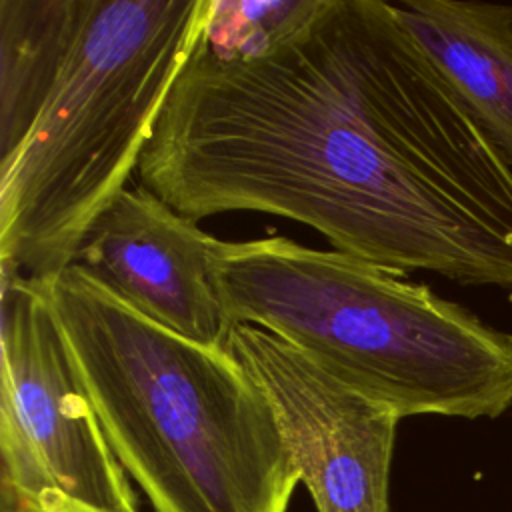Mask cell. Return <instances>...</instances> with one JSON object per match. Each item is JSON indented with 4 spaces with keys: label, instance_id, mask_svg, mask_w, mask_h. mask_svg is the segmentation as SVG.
I'll return each instance as SVG.
<instances>
[{
    "label": "cell",
    "instance_id": "cell-3",
    "mask_svg": "<svg viewBox=\"0 0 512 512\" xmlns=\"http://www.w3.org/2000/svg\"><path fill=\"white\" fill-rule=\"evenodd\" d=\"M230 324L260 326L400 418H498L512 406V334L406 274L282 236L222 242Z\"/></svg>",
    "mask_w": 512,
    "mask_h": 512
},
{
    "label": "cell",
    "instance_id": "cell-7",
    "mask_svg": "<svg viewBox=\"0 0 512 512\" xmlns=\"http://www.w3.org/2000/svg\"><path fill=\"white\" fill-rule=\"evenodd\" d=\"M220 244L138 184L96 218L74 264L156 324L226 348L232 324L212 274Z\"/></svg>",
    "mask_w": 512,
    "mask_h": 512
},
{
    "label": "cell",
    "instance_id": "cell-11",
    "mask_svg": "<svg viewBox=\"0 0 512 512\" xmlns=\"http://www.w3.org/2000/svg\"><path fill=\"white\" fill-rule=\"evenodd\" d=\"M2 512H82V510H38V508H28L2 498Z\"/></svg>",
    "mask_w": 512,
    "mask_h": 512
},
{
    "label": "cell",
    "instance_id": "cell-6",
    "mask_svg": "<svg viewBox=\"0 0 512 512\" xmlns=\"http://www.w3.org/2000/svg\"><path fill=\"white\" fill-rule=\"evenodd\" d=\"M226 350L272 402L316 510L388 512L402 418L260 326L234 324Z\"/></svg>",
    "mask_w": 512,
    "mask_h": 512
},
{
    "label": "cell",
    "instance_id": "cell-5",
    "mask_svg": "<svg viewBox=\"0 0 512 512\" xmlns=\"http://www.w3.org/2000/svg\"><path fill=\"white\" fill-rule=\"evenodd\" d=\"M2 498L38 510L138 512L84 392L46 280L2 266Z\"/></svg>",
    "mask_w": 512,
    "mask_h": 512
},
{
    "label": "cell",
    "instance_id": "cell-10",
    "mask_svg": "<svg viewBox=\"0 0 512 512\" xmlns=\"http://www.w3.org/2000/svg\"><path fill=\"white\" fill-rule=\"evenodd\" d=\"M322 0H210L198 42L218 58H256L292 36Z\"/></svg>",
    "mask_w": 512,
    "mask_h": 512
},
{
    "label": "cell",
    "instance_id": "cell-4",
    "mask_svg": "<svg viewBox=\"0 0 512 512\" xmlns=\"http://www.w3.org/2000/svg\"><path fill=\"white\" fill-rule=\"evenodd\" d=\"M210 0H82L30 132L0 162V264L48 280L128 188Z\"/></svg>",
    "mask_w": 512,
    "mask_h": 512
},
{
    "label": "cell",
    "instance_id": "cell-2",
    "mask_svg": "<svg viewBox=\"0 0 512 512\" xmlns=\"http://www.w3.org/2000/svg\"><path fill=\"white\" fill-rule=\"evenodd\" d=\"M74 372L154 512H286L300 472L276 410L226 350L142 316L82 266L46 280Z\"/></svg>",
    "mask_w": 512,
    "mask_h": 512
},
{
    "label": "cell",
    "instance_id": "cell-8",
    "mask_svg": "<svg viewBox=\"0 0 512 512\" xmlns=\"http://www.w3.org/2000/svg\"><path fill=\"white\" fill-rule=\"evenodd\" d=\"M390 6L512 168V6L468 0Z\"/></svg>",
    "mask_w": 512,
    "mask_h": 512
},
{
    "label": "cell",
    "instance_id": "cell-12",
    "mask_svg": "<svg viewBox=\"0 0 512 512\" xmlns=\"http://www.w3.org/2000/svg\"><path fill=\"white\" fill-rule=\"evenodd\" d=\"M510 302H512V290H510Z\"/></svg>",
    "mask_w": 512,
    "mask_h": 512
},
{
    "label": "cell",
    "instance_id": "cell-1",
    "mask_svg": "<svg viewBox=\"0 0 512 512\" xmlns=\"http://www.w3.org/2000/svg\"><path fill=\"white\" fill-rule=\"evenodd\" d=\"M138 176L196 222L274 214L388 270L512 290V168L384 0H322L256 58L196 40Z\"/></svg>",
    "mask_w": 512,
    "mask_h": 512
},
{
    "label": "cell",
    "instance_id": "cell-9",
    "mask_svg": "<svg viewBox=\"0 0 512 512\" xmlns=\"http://www.w3.org/2000/svg\"><path fill=\"white\" fill-rule=\"evenodd\" d=\"M80 10L82 0H0V162L38 118Z\"/></svg>",
    "mask_w": 512,
    "mask_h": 512
}]
</instances>
